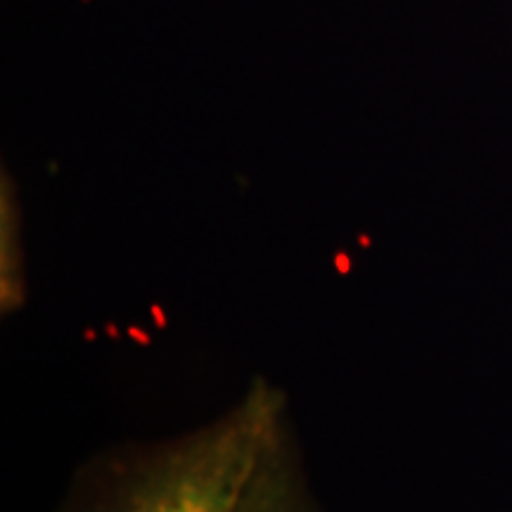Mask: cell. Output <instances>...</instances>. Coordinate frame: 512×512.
Returning a JSON list of instances; mask_svg holds the SVG:
<instances>
[{
	"label": "cell",
	"instance_id": "obj_2",
	"mask_svg": "<svg viewBox=\"0 0 512 512\" xmlns=\"http://www.w3.org/2000/svg\"><path fill=\"white\" fill-rule=\"evenodd\" d=\"M290 422H283L256 465L238 512H304Z\"/></svg>",
	"mask_w": 512,
	"mask_h": 512
},
{
	"label": "cell",
	"instance_id": "obj_1",
	"mask_svg": "<svg viewBox=\"0 0 512 512\" xmlns=\"http://www.w3.org/2000/svg\"><path fill=\"white\" fill-rule=\"evenodd\" d=\"M287 420L283 392L254 382L219 418L178 437L126 444L88 467L79 512H238Z\"/></svg>",
	"mask_w": 512,
	"mask_h": 512
},
{
	"label": "cell",
	"instance_id": "obj_3",
	"mask_svg": "<svg viewBox=\"0 0 512 512\" xmlns=\"http://www.w3.org/2000/svg\"><path fill=\"white\" fill-rule=\"evenodd\" d=\"M27 302V254L15 183L0 181V313L12 316Z\"/></svg>",
	"mask_w": 512,
	"mask_h": 512
}]
</instances>
